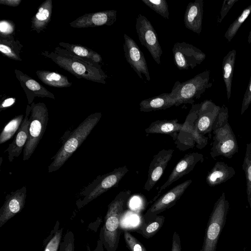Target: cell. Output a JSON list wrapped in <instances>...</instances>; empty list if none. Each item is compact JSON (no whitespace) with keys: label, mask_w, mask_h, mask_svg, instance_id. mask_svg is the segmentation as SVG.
Wrapping results in <instances>:
<instances>
[{"label":"cell","mask_w":251,"mask_h":251,"mask_svg":"<svg viewBox=\"0 0 251 251\" xmlns=\"http://www.w3.org/2000/svg\"><path fill=\"white\" fill-rule=\"evenodd\" d=\"M128 172L126 166L119 167L112 171L98 176L82 190V197L76 204L81 208L111 188L116 187L125 175Z\"/></svg>","instance_id":"cell-7"},{"label":"cell","mask_w":251,"mask_h":251,"mask_svg":"<svg viewBox=\"0 0 251 251\" xmlns=\"http://www.w3.org/2000/svg\"><path fill=\"white\" fill-rule=\"evenodd\" d=\"M16 77L21 83L22 87L25 92L28 90L26 93L31 92L28 98V104H31L35 97H48L55 99L54 96L39 83L30 77L26 75L23 74L20 71L15 70Z\"/></svg>","instance_id":"cell-20"},{"label":"cell","mask_w":251,"mask_h":251,"mask_svg":"<svg viewBox=\"0 0 251 251\" xmlns=\"http://www.w3.org/2000/svg\"><path fill=\"white\" fill-rule=\"evenodd\" d=\"M136 19L135 28L140 42L147 49L155 62L159 65L163 51L155 29L145 16L139 14Z\"/></svg>","instance_id":"cell-10"},{"label":"cell","mask_w":251,"mask_h":251,"mask_svg":"<svg viewBox=\"0 0 251 251\" xmlns=\"http://www.w3.org/2000/svg\"><path fill=\"white\" fill-rule=\"evenodd\" d=\"M228 118V108L223 104L212 127L214 136L210 154L213 158L223 156L230 159L238 151L236 138Z\"/></svg>","instance_id":"cell-4"},{"label":"cell","mask_w":251,"mask_h":251,"mask_svg":"<svg viewBox=\"0 0 251 251\" xmlns=\"http://www.w3.org/2000/svg\"><path fill=\"white\" fill-rule=\"evenodd\" d=\"M101 117L100 112L89 115L75 129L63 144L56 153L51 158L53 161L48 167V172L59 170L86 139Z\"/></svg>","instance_id":"cell-3"},{"label":"cell","mask_w":251,"mask_h":251,"mask_svg":"<svg viewBox=\"0 0 251 251\" xmlns=\"http://www.w3.org/2000/svg\"><path fill=\"white\" fill-rule=\"evenodd\" d=\"M179 235L177 232L175 231L173 235L171 251H181Z\"/></svg>","instance_id":"cell-40"},{"label":"cell","mask_w":251,"mask_h":251,"mask_svg":"<svg viewBox=\"0 0 251 251\" xmlns=\"http://www.w3.org/2000/svg\"><path fill=\"white\" fill-rule=\"evenodd\" d=\"M59 251H75V236L72 231L68 230L63 237Z\"/></svg>","instance_id":"cell-36"},{"label":"cell","mask_w":251,"mask_h":251,"mask_svg":"<svg viewBox=\"0 0 251 251\" xmlns=\"http://www.w3.org/2000/svg\"><path fill=\"white\" fill-rule=\"evenodd\" d=\"M15 100L16 99L13 98H10L5 99L1 103L0 106V109L1 110H2L4 109V108L11 106L15 103Z\"/></svg>","instance_id":"cell-41"},{"label":"cell","mask_w":251,"mask_h":251,"mask_svg":"<svg viewBox=\"0 0 251 251\" xmlns=\"http://www.w3.org/2000/svg\"><path fill=\"white\" fill-rule=\"evenodd\" d=\"M209 80L210 71L205 70L183 82L176 81L171 92L176 101L175 106L193 104L207 89L211 87L212 83Z\"/></svg>","instance_id":"cell-6"},{"label":"cell","mask_w":251,"mask_h":251,"mask_svg":"<svg viewBox=\"0 0 251 251\" xmlns=\"http://www.w3.org/2000/svg\"><path fill=\"white\" fill-rule=\"evenodd\" d=\"M203 160L202 154L198 152L186 154L175 166L167 181L161 186L159 192L168 187L184 175L189 173L198 163L202 162Z\"/></svg>","instance_id":"cell-16"},{"label":"cell","mask_w":251,"mask_h":251,"mask_svg":"<svg viewBox=\"0 0 251 251\" xmlns=\"http://www.w3.org/2000/svg\"><path fill=\"white\" fill-rule=\"evenodd\" d=\"M221 107L211 100H205L200 103L197 117L194 123L196 147L201 149L207 144L206 134L212 131V127L220 111Z\"/></svg>","instance_id":"cell-9"},{"label":"cell","mask_w":251,"mask_h":251,"mask_svg":"<svg viewBox=\"0 0 251 251\" xmlns=\"http://www.w3.org/2000/svg\"><path fill=\"white\" fill-rule=\"evenodd\" d=\"M31 112V106L27 105L25 115L15 135L13 142L9 145L4 152H7L8 159L12 162L15 157H18L21 153L27 141L30 120L28 118Z\"/></svg>","instance_id":"cell-18"},{"label":"cell","mask_w":251,"mask_h":251,"mask_svg":"<svg viewBox=\"0 0 251 251\" xmlns=\"http://www.w3.org/2000/svg\"><path fill=\"white\" fill-rule=\"evenodd\" d=\"M174 151L173 149H163L154 155L149 166L147 180L144 187L145 190L150 191L160 179Z\"/></svg>","instance_id":"cell-15"},{"label":"cell","mask_w":251,"mask_h":251,"mask_svg":"<svg viewBox=\"0 0 251 251\" xmlns=\"http://www.w3.org/2000/svg\"><path fill=\"white\" fill-rule=\"evenodd\" d=\"M142 1L163 18L169 19L168 5L166 0H142Z\"/></svg>","instance_id":"cell-34"},{"label":"cell","mask_w":251,"mask_h":251,"mask_svg":"<svg viewBox=\"0 0 251 251\" xmlns=\"http://www.w3.org/2000/svg\"><path fill=\"white\" fill-rule=\"evenodd\" d=\"M238 0H224L221 9L219 18L218 19V23L220 24L224 20L229 10L232 7L236 2Z\"/></svg>","instance_id":"cell-37"},{"label":"cell","mask_w":251,"mask_h":251,"mask_svg":"<svg viewBox=\"0 0 251 251\" xmlns=\"http://www.w3.org/2000/svg\"><path fill=\"white\" fill-rule=\"evenodd\" d=\"M14 27L11 22L1 20L0 23V31L1 37L3 38L9 37V35L13 32Z\"/></svg>","instance_id":"cell-39"},{"label":"cell","mask_w":251,"mask_h":251,"mask_svg":"<svg viewBox=\"0 0 251 251\" xmlns=\"http://www.w3.org/2000/svg\"><path fill=\"white\" fill-rule=\"evenodd\" d=\"M26 192V187L23 186L6 196L0 209V227L24 208Z\"/></svg>","instance_id":"cell-14"},{"label":"cell","mask_w":251,"mask_h":251,"mask_svg":"<svg viewBox=\"0 0 251 251\" xmlns=\"http://www.w3.org/2000/svg\"><path fill=\"white\" fill-rule=\"evenodd\" d=\"M104 246L102 242L99 240L98 242V246L97 248L96 249L97 251H104L103 249Z\"/></svg>","instance_id":"cell-43"},{"label":"cell","mask_w":251,"mask_h":251,"mask_svg":"<svg viewBox=\"0 0 251 251\" xmlns=\"http://www.w3.org/2000/svg\"><path fill=\"white\" fill-rule=\"evenodd\" d=\"M21 0H0V3L10 6L16 7L19 5Z\"/></svg>","instance_id":"cell-42"},{"label":"cell","mask_w":251,"mask_h":251,"mask_svg":"<svg viewBox=\"0 0 251 251\" xmlns=\"http://www.w3.org/2000/svg\"><path fill=\"white\" fill-rule=\"evenodd\" d=\"M236 51L230 50L223 58L222 62L223 77L226 85L227 100L231 94V85L235 67Z\"/></svg>","instance_id":"cell-25"},{"label":"cell","mask_w":251,"mask_h":251,"mask_svg":"<svg viewBox=\"0 0 251 251\" xmlns=\"http://www.w3.org/2000/svg\"><path fill=\"white\" fill-rule=\"evenodd\" d=\"M30 124L27 141L24 149L23 160L29 159L42 138L48 125L49 114L45 103L32 102L29 118Z\"/></svg>","instance_id":"cell-8"},{"label":"cell","mask_w":251,"mask_h":251,"mask_svg":"<svg viewBox=\"0 0 251 251\" xmlns=\"http://www.w3.org/2000/svg\"><path fill=\"white\" fill-rule=\"evenodd\" d=\"M55 52L45 51L42 54L50 58L59 67L79 78H84L96 82L106 83L107 75L98 63L87 61L69 52L56 48Z\"/></svg>","instance_id":"cell-1"},{"label":"cell","mask_w":251,"mask_h":251,"mask_svg":"<svg viewBox=\"0 0 251 251\" xmlns=\"http://www.w3.org/2000/svg\"><path fill=\"white\" fill-rule=\"evenodd\" d=\"M203 7V0H196L194 2H190L186 7L184 15L185 27L198 34L201 33L202 30Z\"/></svg>","instance_id":"cell-19"},{"label":"cell","mask_w":251,"mask_h":251,"mask_svg":"<svg viewBox=\"0 0 251 251\" xmlns=\"http://www.w3.org/2000/svg\"><path fill=\"white\" fill-rule=\"evenodd\" d=\"M246 248H244V250H243V251H246Z\"/></svg>","instance_id":"cell-45"},{"label":"cell","mask_w":251,"mask_h":251,"mask_svg":"<svg viewBox=\"0 0 251 251\" xmlns=\"http://www.w3.org/2000/svg\"><path fill=\"white\" fill-rule=\"evenodd\" d=\"M192 181L191 179H188L177 185L155 201L144 214V222H146L154 219L161 212L174 206Z\"/></svg>","instance_id":"cell-12"},{"label":"cell","mask_w":251,"mask_h":251,"mask_svg":"<svg viewBox=\"0 0 251 251\" xmlns=\"http://www.w3.org/2000/svg\"><path fill=\"white\" fill-rule=\"evenodd\" d=\"M165 221L163 216H157L154 219L143 223L136 230V232L140 234L146 238L152 237L162 226Z\"/></svg>","instance_id":"cell-29"},{"label":"cell","mask_w":251,"mask_h":251,"mask_svg":"<svg viewBox=\"0 0 251 251\" xmlns=\"http://www.w3.org/2000/svg\"><path fill=\"white\" fill-rule=\"evenodd\" d=\"M63 227H60L59 221H56L53 229L44 241L43 251H58L63 238Z\"/></svg>","instance_id":"cell-28"},{"label":"cell","mask_w":251,"mask_h":251,"mask_svg":"<svg viewBox=\"0 0 251 251\" xmlns=\"http://www.w3.org/2000/svg\"><path fill=\"white\" fill-rule=\"evenodd\" d=\"M125 242L130 251H147L144 246L127 231H125Z\"/></svg>","instance_id":"cell-35"},{"label":"cell","mask_w":251,"mask_h":251,"mask_svg":"<svg viewBox=\"0 0 251 251\" xmlns=\"http://www.w3.org/2000/svg\"><path fill=\"white\" fill-rule=\"evenodd\" d=\"M251 13V4L247 7L232 23L230 24L225 34V37L228 42L231 41L236 35L240 26Z\"/></svg>","instance_id":"cell-33"},{"label":"cell","mask_w":251,"mask_h":251,"mask_svg":"<svg viewBox=\"0 0 251 251\" xmlns=\"http://www.w3.org/2000/svg\"><path fill=\"white\" fill-rule=\"evenodd\" d=\"M248 42L249 44H251V29L250 30L249 36L248 37Z\"/></svg>","instance_id":"cell-44"},{"label":"cell","mask_w":251,"mask_h":251,"mask_svg":"<svg viewBox=\"0 0 251 251\" xmlns=\"http://www.w3.org/2000/svg\"><path fill=\"white\" fill-rule=\"evenodd\" d=\"M0 43V51L4 55L14 60H21L20 51L22 47L19 43H16L13 39L8 37L1 38Z\"/></svg>","instance_id":"cell-30"},{"label":"cell","mask_w":251,"mask_h":251,"mask_svg":"<svg viewBox=\"0 0 251 251\" xmlns=\"http://www.w3.org/2000/svg\"><path fill=\"white\" fill-rule=\"evenodd\" d=\"M251 103V75L249 80V82L247 86V89L243 97L241 115H243L245 111L248 108Z\"/></svg>","instance_id":"cell-38"},{"label":"cell","mask_w":251,"mask_h":251,"mask_svg":"<svg viewBox=\"0 0 251 251\" xmlns=\"http://www.w3.org/2000/svg\"><path fill=\"white\" fill-rule=\"evenodd\" d=\"M242 168L246 179V192L247 200L251 208V142L247 144Z\"/></svg>","instance_id":"cell-31"},{"label":"cell","mask_w":251,"mask_h":251,"mask_svg":"<svg viewBox=\"0 0 251 251\" xmlns=\"http://www.w3.org/2000/svg\"><path fill=\"white\" fill-rule=\"evenodd\" d=\"M124 39V51L127 62L141 79L143 80L142 75H144L150 81L151 77L144 53L134 40L126 33Z\"/></svg>","instance_id":"cell-13"},{"label":"cell","mask_w":251,"mask_h":251,"mask_svg":"<svg viewBox=\"0 0 251 251\" xmlns=\"http://www.w3.org/2000/svg\"><path fill=\"white\" fill-rule=\"evenodd\" d=\"M36 74L39 78L46 85L57 88L70 87L72 83L68 78L60 74L48 71H37Z\"/></svg>","instance_id":"cell-26"},{"label":"cell","mask_w":251,"mask_h":251,"mask_svg":"<svg viewBox=\"0 0 251 251\" xmlns=\"http://www.w3.org/2000/svg\"><path fill=\"white\" fill-rule=\"evenodd\" d=\"M183 124L178 123V120H158L152 122L145 129L148 134H163L166 135H175L181 130Z\"/></svg>","instance_id":"cell-23"},{"label":"cell","mask_w":251,"mask_h":251,"mask_svg":"<svg viewBox=\"0 0 251 251\" xmlns=\"http://www.w3.org/2000/svg\"><path fill=\"white\" fill-rule=\"evenodd\" d=\"M129 190L121 191L109 204L100 229V240L106 251H116L121 233L120 221L131 196Z\"/></svg>","instance_id":"cell-2"},{"label":"cell","mask_w":251,"mask_h":251,"mask_svg":"<svg viewBox=\"0 0 251 251\" xmlns=\"http://www.w3.org/2000/svg\"><path fill=\"white\" fill-rule=\"evenodd\" d=\"M24 119V115L21 114L14 117L5 125L0 134V144L12 138L19 130Z\"/></svg>","instance_id":"cell-32"},{"label":"cell","mask_w":251,"mask_h":251,"mask_svg":"<svg viewBox=\"0 0 251 251\" xmlns=\"http://www.w3.org/2000/svg\"><path fill=\"white\" fill-rule=\"evenodd\" d=\"M229 204L223 192L215 203L205 230L201 251H216L218 241L226 224Z\"/></svg>","instance_id":"cell-5"},{"label":"cell","mask_w":251,"mask_h":251,"mask_svg":"<svg viewBox=\"0 0 251 251\" xmlns=\"http://www.w3.org/2000/svg\"><path fill=\"white\" fill-rule=\"evenodd\" d=\"M235 175L234 168L224 162H217L208 173L206 181L207 184L214 187L225 182Z\"/></svg>","instance_id":"cell-22"},{"label":"cell","mask_w":251,"mask_h":251,"mask_svg":"<svg viewBox=\"0 0 251 251\" xmlns=\"http://www.w3.org/2000/svg\"><path fill=\"white\" fill-rule=\"evenodd\" d=\"M172 50L174 63L180 70L193 69L206 57L201 50L184 42L175 43Z\"/></svg>","instance_id":"cell-11"},{"label":"cell","mask_w":251,"mask_h":251,"mask_svg":"<svg viewBox=\"0 0 251 251\" xmlns=\"http://www.w3.org/2000/svg\"><path fill=\"white\" fill-rule=\"evenodd\" d=\"M59 44L69 52L87 61L98 63L102 60L101 57L99 54L87 48L63 42H61Z\"/></svg>","instance_id":"cell-27"},{"label":"cell","mask_w":251,"mask_h":251,"mask_svg":"<svg viewBox=\"0 0 251 251\" xmlns=\"http://www.w3.org/2000/svg\"><path fill=\"white\" fill-rule=\"evenodd\" d=\"M176 103L172 94L165 93L142 100L139 103V110L145 112L164 110L175 106Z\"/></svg>","instance_id":"cell-21"},{"label":"cell","mask_w":251,"mask_h":251,"mask_svg":"<svg viewBox=\"0 0 251 251\" xmlns=\"http://www.w3.org/2000/svg\"><path fill=\"white\" fill-rule=\"evenodd\" d=\"M52 8V0H46L41 4L38 12L31 19L33 30L37 33L43 30L51 19Z\"/></svg>","instance_id":"cell-24"},{"label":"cell","mask_w":251,"mask_h":251,"mask_svg":"<svg viewBox=\"0 0 251 251\" xmlns=\"http://www.w3.org/2000/svg\"><path fill=\"white\" fill-rule=\"evenodd\" d=\"M116 18L117 11L106 10L86 14L70 23V25L76 28L111 25L116 21Z\"/></svg>","instance_id":"cell-17"}]
</instances>
